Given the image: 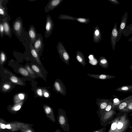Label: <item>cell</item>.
<instances>
[{"label":"cell","instance_id":"cell-1","mask_svg":"<svg viewBox=\"0 0 132 132\" xmlns=\"http://www.w3.org/2000/svg\"><path fill=\"white\" fill-rule=\"evenodd\" d=\"M128 113L123 112L117 113L110 123V127L107 132H125L129 128H131Z\"/></svg>","mask_w":132,"mask_h":132},{"label":"cell","instance_id":"cell-2","mask_svg":"<svg viewBox=\"0 0 132 132\" xmlns=\"http://www.w3.org/2000/svg\"><path fill=\"white\" fill-rule=\"evenodd\" d=\"M116 108L112 107L109 111L103 113L99 117L101 126L106 127L110 124L117 114Z\"/></svg>","mask_w":132,"mask_h":132},{"label":"cell","instance_id":"cell-3","mask_svg":"<svg viewBox=\"0 0 132 132\" xmlns=\"http://www.w3.org/2000/svg\"><path fill=\"white\" fill-rule=\"evenodd\" d=\"M57 119L60 126L64 131L69 132L70 125L68 122L66 112L63 109H58Z\"/></svg>","mask_w":132,"mask_h":132},{"label":"cell","instance_id":"cell-4","mask_svg":"<svg viewBox=\"0 0 132 132\" xmlns=\"http://www.w3.org/2000/svg\"><path fill=\"white\" fill-rule=\"evenodd\" d=\"M13 31L15 36L20 39L23 31L24 29L21 18L18 17L13 22L12 25Z\"/></svg>","mask_w":132,"mask_h":132},{"label":"cell","instance_id":"cell-5","mask_svg":"<svg viewBox=\"0 0 132 132\" xmlns=\"http://www.w3.org/2000/svg\"><path fill=\"white\" fill-rule=\"evenodd\" d=\"M56 47L57 52L61 59L65 63L69 65L70 56L62 43L60 42H59Z\"/></svg>","mask_w":132,"mask_h":132},{"label":"cell","instance_id":"cell-6","mask_svg":"<svg viewBox=\"0 0 132 132\" xmlns=\"http://www.w3.org/2000/svg\"><path fill=\"white\" fill-rule=\"evenodd\" d=\"M31 124L24 123L14 121L6 122V128L13 132L19 130L22 128L26 127Z\"/></svg>","mask_w":132,"mask_h":132},{"label":"cell","instance_id":"cell-7","mask_svg":"<svg viewBox=\"0 0 132 132\" xmlns=\"http://www.w3.org/2000/svg\"><path fill=\"white\" fill-rule=\"evenodd\" d=\"M9 1V0H0V20L4 18H6L9 21L11 20V17L7 13L8 8L6 6V4Z\"/></svg>","mask_w":132,"mask_h":132},{"label":"cell","instance_id":"cell-8","mask_svg":"<svg viewBox=\"0 0 132 132\" xmlns=\"http://www.w3.org/2000/svg\"><path fill=\"white\" fill-rule=\"evenodd\" d=\"M54 26V24L52 18L50 15H47L46 18L45 26V38H47L51 35Z\"/></svg>","mask_w":132,"mask_h":132},{"label":"cell","instance_id":"cell-9","mask_svg":"<svg viewBox=\"0 0 132 132\" xmlns=\"http://www.w3.org/2000/svg\"><path fill=\"white\" fill-rule=\"evenodd\" d=\"M109 100V99L98 98L97 99L96 104L98 107V110L96 113L99 117L102 114L107 105Z\"/></svg>","mask_w":132,"mask_h":132},{"label":"cell","instance_id":"cell-10","mask_svg":"<svg viewBox=\"0 0 132 132\" xmlns=\"http://www.w3.org/2000/svg\"><path fill=\"white\" fill-rule=\"evenodd\" d=\"M33 46L38 54H41L44 48L43 38L41 34H37V39Z\"/></svg>","mask_w":132,"mask_h":132},{"label":"cell","instance_id":"cell-11","mask_svg":"<svg viewBox=\"0 0 132 132\" xmlns=\"http://www.w3.org/2000/svg\"><path fill=\"white\" fill-rule=\"evenodd\" d=\"M128 13L126 12L123 16L121 21L119 29L118 30V35L117 42H118L122 34L124 29L126 26L127 22L128 19Z\"/></svg>","mask_w":132,"mask_h":132},{"label":"cell","instance_id":"cell-12","mask_svg":"<svg viewBox=\"0 0 132 132\" xmlns=\"http://www.w3.org/2000/svg\"><path fill=\"white\" fill-rule=\"evenodd\" d=\"M63 0H50L44 8L45 12L47 13L58 7Z\"/></svg>","mask_w":132,"mask_h":132},{"label":"cell","instance_id":"cell-13","mask_svg":"<svg viewBox=\"0 0 132 132\" xmlns=\"http://www.w3.org/2000/svg\"><path fill=\"white\" fill-rule=\"evenodd\" d=\"M54 86L57 92L64 96L65 95L66 93L65 87L61 80L59 79L56 80L54 83Z\"/></svg>","mask_w":132,"mask_h":132},{"label":"cell","instance_id":"cell-14","mask_svg":"<svg viewBox=\"0 0 132 132\" xmlns=\"http://www.w3.org/2000/svg\"><path fill=\"white\" fill-rule=\"evenodd\" d=\"M111 35V46L113 50H114L115 48L117 39L118 35V30L117 23H116L113 28Z\"/></svg>","mask_w":132,"mask_h":132},{"label":"cell","instance_id":"cell-15","mask_svg":"<svg viewBox=\"0 0 132 132\" xmlns=\"http://www.w3.org/2000/svg\"><path fill=\"white\" fill-rule=\"evenodd\" d=\"M2 21L4 30L5 35L11 38L12 36V32L11 26L9 22V20L6 18L3 19Z\"/></svg>","mask_w":132,"mask_h":132},{"label":"cell","instance_id":"cell-16","mask_svg":"<svg viewBox=\"0 0 132 132\" xmlns=\"http://www.w3.org/2000/svg\"><path fill=\"white\" fill-rule=\"evenodd\" d=\"M28 33L30 39L31 43L32 44H34L37 39V34L35 27L33 25H31L30 26Z\"/></svg>","mask_w":132,"mask_h":132},{"label":"cell","instance_id":"cell-17","mask_svg":"<svg viewBox=\"0 0 132 132\" xmlns=\"http://www.w3.org/2000/svg\"><path fill=\"white\" fill-rule=\"evenodd\" d=\"M88 76L95 79L102 80H106L113 78L116 76L113 75H111L107 74H88Z\"/></svg>","mask_w":132,"mask_h":132},{"label":"cell","instance_id":"cell-18","mask_svg":"<svg viewBox=\"0 0 132 132\" xmlns=\"http://www.w3.org/2000/svg\"><path fill=\"white\" fill-rule=\"evenodd\" d=\"M44 110L46 117L53 122L55 121V119L52 109L48 106H45Z\"/></svg>","mask_w":132,"mask_h":132},{"label":"cell","instance_id":"cell-19","mask_svg":"<svg viewBox=\"0 0 132 132\" xmlns=\"http://www.w3.org/2000/svg\"><path fill=\"white\" fill-rule=\"evenodd\" d=\"M102 38V34L98 26L94 28L93 32V41L96 43H99Z\"/></svg>","mask_w":132,"mask_h":132},{"label":"cell","instance_id":"cell-20","mask_svg":"<svg viewBox=\"0 0 132 132\" xmlns=\"http://www.w3.org/2000/svg\"><path fill=\"white\" fill-rule=\"evenodd\" d=\"M76 58L78 61L83 66L85 67L86 63L83 53L81 51H77L76 53Z\"/></svg>","mask_w":132,"mask_h":132},{"label":"cell","instance_id":"cell-21","mask_svg":"<svg viewBox=\"0 0 132 132\" xmlns=\"http://www.w3.org/2000/svg\"><path fill=\"white\" fill-rule=\"evenodd\" d=\"M30 49L31 53L32 56L36 60L38 63L40 64L39 54L34 48L33 44L31 43L30 44Z\"/></svg>","mask_w":132,"mask_h":132},{"label":"cell","instance_id":"cell-22","mask_svg":"<svg viewBox=\"0 0 132 132\" xmlns=\"http://www.w3.org/2000/svg\"><path fill=\"white\" fill-rule=\"evenodd\" d=\"M99 65L104 69L107 68L109 66L108 62L106 58L104 56H101L98 60Z\"/></svg>","mask_w":132,"mask_h":132},{"label":"cell","instance_id":"cell-23","mask_svg":"<svg viewBox=\"0 0 132 132\" xmlns=\"http://www.w3.org/2000/svg\"><path fill=\"white\" fill-rule=\"evenodd\" d=\"M116 91L127 93L131 92H132V85H124L117 88Z\"/></svg>","mask_w":132,"mask_h":132},{"label":"cell","instance_id":"cell-24","mask_svg":"<svg viewBox=\"0 0 132 132\" xmlns=\"http://www.w3.org/2000/svg\"><path fill=\"white\" fill-rule=\"evenodd\" d=\"M132 102V99L129 101H126L122 102L117 107V110L119 112H121L127 107L130 102Z\"/></svg>","mask_w":132,"mask_h":132},{"label":"cell","instance_id":"cell-25","mask_svg":"<svg viewBox=\"0 0 132 132\" xmlns=\"http://www.w3.org/2000/svg\"><path fill=\"white\" fill-rule=\"evenodd\" d=\"M132 34V23L126 26L122 33L125 36L127 37Z\"/></svg>","mask_w":132,"mask_h":132},{"label":"cell","instance_id":"cell-26","mask_svg":"<svg viewBox=\"0 0 132 132\" xmlns=\"http://www.w3.org/2000/svg\"><path fill=\"white\" fill-rule=\"evenodd\" d=\"M59 19L61 20L66 19L76 21V18L66 14H61L59 16Z\"/></svg>","mask_w":132,"mask_h":132},{"label":"cell","instance_id":"cell-27","mask_svg":"<svg viewBox=\"0 0 132 132\" xmlns=\"http://www.w3.org/2000/svg\"><path fill=\"white\" fill-rule=\"evenodd\" d=\"M33 125H31L24 128H22L20 129L21 132H35L34 129L31 127Z\"/></svg>","mask_w":132,"mask_h":132},{"label":"cell","instance_id":"cell-28","mask_svg":"<svg viewBox=\"0 0 132 132\" xmlns=\"http://www.w3.org/2000/svg\"><path fill=\"white\" fill-rule=\"evenodd\" d=\"M24 98V95L23 94H19L15 97V103L19 102L23 100Z\"/></svg>","mask_w":132,"mask_h":132},{"label":"cell","instance_id":"cell-29","mask_svg":"<svg viewBox=\"0 0 132 132\" xmlns=\"http://www.w3.org/2000/svg\"><path fill=\"white\" fill-rule=\"evenodd\" d=\"M113 103V100L111 98L110 99L109 102L103 113L105 112L110 111L112 109Z\"/></svg>","mask_w":132,"mask_h":132},{"label":"cell","instance_id":"cell-30","mask_svg":"<svg viewBox=\"0 0 132 132\" xmlns=\"http://www.w3.org/2000/svg\"><path fill=\"white\" fill-rule=\"evenodd\" d=\"M22 104V102H21L15 104L11 108V111L14 112L18 111L21 108Z\"/></svg>","mask_w":132,"mask_h":132},{"label":"cell","instance_id":"cell-31","mask_svg":"<svg viewBox=\"0 0 132 132\" xmlns=\"http://www.w3.org/2000/svg\"><path fill=\"white\" fill-rule=\"evenodd\" d=\"M76 21L83 23L87 24L90 22V19L82 18H76Z\"/></svg>","mask_w":132,"mask_h":132},{"label":"cell","instance_id":"cell-32","mask_svg":"<svg viewBox=\"0 0 132 132\" xmlns=\"http://www.w3.org/2000/svg\"><path fill=\"white\" fill-rule=\"evenodd\" d=\"M132 111V102H130L127 107L121 112H126L129 113Z\"/></svg>","mask_w":132,"mask_h":132},{"label":"cell","instance_id":"cell-33","mask_svg":"<svg viewBox=\"0 0 132 132\" xmlns=\"http://www.w3.org/2000/svg\"><path fill=\"white\" fill-rule=\"evenodd\" d=\"M19 71L24 76H27L29 75L28 72L27 70L23 68H20L19 69Z\"/></svg>","mask_w":132,"mask_h":132},{"label":"cell","instance_id":"cell-34","mask_svg":"<svg viewBox=\"0 0 132 132\" xmlns=\"http://www.w3.org/2000/svg\"><path fill=\"white\" fill-rule=\"evenodd\" d=\"M6 55L5 53L2 50L0 52V60L1 63H3L5 60Z\"/></svg>","mask_w":132,"mask_h":132},{"label":"cell","instance_id":"cell-35","mask_svg":"<svg viewBox=\"0 0 132 132\" xmlns=\"http://www.w3.org/2000/svg\"><path fill=\"white\" fill-rule=\"evenodd\" d=\"M6 122L4 120L0 118V128L1 130L6 128Z\"/></svg>","mask_w":132,"mask_h":132},{"label":"cell","instance_id":"cell-36","mask_svg":"<svg viewBox=\"0 0 132 132\" xmlns=\"http://www.w3.org/2000/svg\"><path fill=\"white\" fill-rule=\"evenodd\" d=\"M0 35L1 38L4 35V30L2 20H0Z\"/></svg>","mask_w":132,"mask_h":132},{"label":"cell","instance_id":"cell-37","mask_svg":"<svg viewBox=\"0 0 132 132\" xmlns=\"http://www.w3.org/2000/svg\"><path fill=\"white\" fill-rule=\"evenodd\" d=\"M10 79L11 81L13 83L19 84L18 79L14 76H12L10 78Z\"/></svg>","mask_w":132,"mask_h":132},{"label":"cell","instance_id":"cell-38","mask_svg":"<svg viewBox=\"0 0 132 132\" xmlns=\"http://www.w3.org/2000/svg\"><path fill=\"white\" fill-rule=\"evenodd\" d=\"M32 69L36 72L39 73L40 72V70L35 65H32Z\"/></svg>","mask_w":132,"mask_h":132},{"label":"cell","instance_id":"cell-39","mask_svg":"<svg viewBox=\"0 0 132 132\" xmlns=\"http://www.w3.org/2000/svg\"><path fill=\"white\" fill-rule=\"evenodd\" d=\"M106 128L105 127L102 128L98 130H95L93 132H106Z\"/></svg>","mask_w":132,"mask_h":132},{"label":"cell","instance_id":"cell-40","mask_svg":"<svg viewBox=\"0 0 132 132\" xmlns=\"http://www.w3.org/2000/svg\"><path fill=\"white\" fill-rule=\"evenodd\" d=\"M132 99V95L129 96L128 97L125 98L121 100L120 101L121 102L126 101H129Z\"/></svg>","mask_w":132,"mask_h":132},{"label":"cell","instance_id":"cell-41","mask_svg":"<svg viewBox=\"0 0 132 132\" xmlns=\"http://www.w3.org/2000/svg\"><path fill=\"white\" fill-rule=\"evenodd\" d=\"M26 68L27 70L29 73L31 75H33L34 74V72L32 71V70L30 68V67L28 65H27L26 67Z\"/></svg>","mask_w":132,"mask_h":132},{"label":"cell","instance_id":"cell-42","mask_svg":"<svg viewBox=\"0 0 132 132\" xmlns=\"http://www.w3.org/2000/svg\"><path fill=\"white\" fill-rule=\"evenodd\" d=\"M111 3L115 4H120L119 2L117 0H108Z\"/></svg>","mask_w":132,"mask_h":132},{"label":"cell","instance_id":"cell-43","mask_svg":"<svg viewBox=\"0 0 132 132\" xmlns=\"http://www.w3.org/2000/svg\"><path fill=\"white\" fill-rule=\"evenodd\" d=\"M10 87V85L7 84H5L3 85V88L5 90H8L9 89Z\"/></svg>","mask_w":132,"mask_h":132},{"label":"cell","instance_id":"cell-44","mask_svg":"<svg viewBox=\"0 0 132 132\" xmlns=\"http://www.w3.org/2000/svg\"><path fill=\"white\" fill-rule=\"evenodd\" d=\"M37 93L38 95L40 96H42V91L41 89H39L37 90Z\"/></svg>","mask_w":132,"mask_h":132},{"label":"cell","instance_id":"cell-45","mask_svg":"<svg viewBox=\"0 0 132 132\" xmlns=\"http://www.w3.org/2000/svg\"><path fill=\"white\" fill-rule=\"evenodd\" d=\"M44 95L45 97H47L49 96V94L47 92H45L44 93Z\"/></svg>","mask_w":132,"mask_h":132},{"label":"cell","instance_id":"cell-46","mask_svg":"<svg viewBox=\"0 0 132 132\" xmlns=\"http://www.w3.org/2000/svg\"><path fill=\"white\" fill-rule=\"evenodd\" d=\"M54 132H61V131L59 129H57Z\"/></svg>","mask_w":132,"mask_h":132},{"label":"cell","instance_id":"cell-47","mask_svg":"<svg viewBox=\"0 0 132 132\" xmlns=\"http://www.w3.org/2000/svg\"><path fill=\"white\" fill-rule=\"evenodd\" d=\"M128 41L130 42H132V37H131L128 40Z\"/></svg>","mask_w":132,"mask_h":132},{"label":"cell","instance_id":"cell-48","mask_svg":"<svg viewBox=\"0 0 132 132\" xmlns=\"http://www.w3.org/2000/svg\"><path fill=\"white\" fill-rule=\"evenodd\" d=\"M130 69L131 70H132V63L131 64L130 67Z\"/></svg>","mask_w":132,"mask_h":132},{"label":"cell","instance_id":"cell-49","mask_svg":"<svg viewBox=\"0 0 132 132\" xmlns=\"http://www.w3.org/2000/svg\"><path fill=\"white\" fill-rule=\"evenodd\" d=\"M129 116H131L132 117V113L130 114L129 115Z\"/></svg>","mask_w":132,"mask_h":132}]
</instances>
